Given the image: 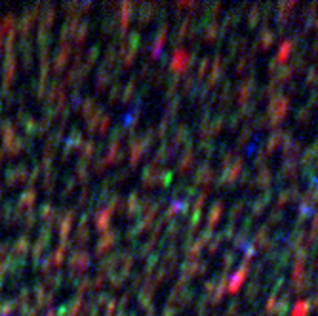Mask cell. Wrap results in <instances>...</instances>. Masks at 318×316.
<instances>
[{"mask_svg": "<svg viewBox=\"0 0 318 316\" xmlns=\"http://www.w3.org/2000/svg\"><path fill=\"white\" fill-rule=\"evenodd\" d=\"M246 276H248V267H242L240 271L231 278V282H229V293H236V291L240 290V286L244 284Z\"/></svg>", "mask_w": 318, "mask_h": 316, "instance_id": "obj_1", "label": "cell"}, {"mask_svg": "<svg viewBox=\"0 0 318 316\" xmlns=\"http://www.w3.org/2000/svg\"><path fill=\"white\" fill-rule=\"evenodd\" d=\"M189 65V53H183V51H175V63H173V69L175 71H181Z\"/></svg>", "mask_w": 318, "mask_h": 316, "instance_id": "obj_2", "label": "cell"}, {"mask_svg": "<svg viewBox=\"0 0 318 316\" xmlns=\"http://www.w3.org/2000/svg\"><path fill=\"white\" fill-rule=\"evenodd\" d=\"M309 312V303L307 301H297L292 310V316H305Z\"/></svg>", "mask_w": 318, "mask_h": 316, "instance_id": "obj_3", "label": "cell"}, {"mask_svg": "<svg viewBox=\"0 0 318 316\" xmlns=\"http://www.w3.org/2000/svg\"><path fill=\"white\" fill-rule=\"evenodd\" d=\"M290 48H292V46H290V42L284 44V48H282V51H280V55H278V59H280V61L286 59V55H288V51H290Z\"/></svg>", "mask_w": 318, "mask_h": 316, "instance_id": "obj_4", "label": "cell"}]
</instances>
